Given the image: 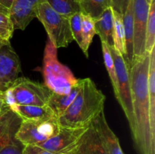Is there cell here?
Instances as JSON below:
<instances>
[{
  "label": "cell",
  "mask_w": 155,
  "mask_h": 154,
  "mask_svg": "<svg viewBox=\"0 0 155 154\" xmlns=\"http://www.w3.org/2000/svg\"><path fill=\"white\" fill-rule=\"evenodd\" d=\"M150 53L133 57L130 67L134 131L133 141L139 154H155V136L151 134L149 121L148 71Z\"/></svg>",
  "instance_id": "1"
},
{
  "label": "cell",
  "mask_w": 155,
  "mask_h": 154,
  "mask_svg": "<svg viewBox=\"0 0 155 154\" xmlns=\"http://www.w3.org/2000/svg\"><path fill=\"white\" fill-rule=\"evenodd\" d=\"M106 97L97 88L91 79H81V86L72 104L58 118L61 127L80 128L89 126L94 119L104 110Z\"/></svg>",
  "instance_id": "2"
},
{
  "label": "cell",
  "mask_w": 155,
  "mask_h": 154,
  "mask_svg": "<svg viewBox=\"0 0 155 154\" xmlns=\"http://www.w3.org/2000/svg\"><path fill=\"white\" fill-rule=\"evenodd\" d=\"M43 77L44 85L51 92L59 95L69 93L71 88L78 81L71 69L58 61L57 48L49 39L45 45L44 54Z\"/></svg>",
  "instance_id": "3"
},
{
  "label": "cell",
  "mask_w": 155,
  "mask_h": 154,
  "mask_svg": "<svg viewBox=\"0 0 155 154\" xmlns=\"http://www.w3.org/2000/svg\"><path fill=\"white\" fill-rule=\"evenodd\" d=\"M51 91L45 85L24 77L18 78L3 91L9 107L14 105H48ZM11 109V108H10Z\"/></svg>",
  "instance_id": "4"
},
{
  "label": "cell",
  "mask_w": 155,
  "mask_h": 154,
  "mask_svg": "<svg viewBox=\"0 0 155 154\" xmlns=\"http://www.w3.org/2000/svg\"><path fill=\"white\" fill-rule=\"evenodd\" d=\"M36 18L44 26L48 39L57 49L67 47L74 41L69 18L56 12L46 1L38 5Z\"/></svg>",
  "instance_id": "5"
},
{
  "label": "cell",
  "mask_w": 155,
  "mask_h": 154,
  "mask_svg": "<svg viewBox=\"0 0 155 154\" xmlns=\"http://www.w3.org/2000/svg\"><path fill=\"white\" fill-rule=\"evenodd\" d=\"M108 46V45H107ZM114 60L118 84V96L117 98L130 124L131 132L134 131L133 103H132L131 85H130V67L122 54L118 52L114 46H108Z\"/></svg>",
  "instance_id": "6"
},
{
  "label": "cell",
  "mask_w": 155,
  "mask_h": 154,
  "mask_svg": "<svg viewBox=\"0 0 155 154\" xmlns=\"http://www.w3.org/2000/svg\"><path fill=\"white\" fill-rule=\"evenodd\" d=\"M60 127L57 118L47 120L21 121L15 138L24 146L39 145L55 135Z\"/></svg>",
  "instance_id": "7"
},
{
  "label": "cell",
  "mask_w": 155,
  "mask_h": 154,
  "mask_svg": "<svg viewBox=\"0 0 155 154\" xmlns=\"http://www.w3.org/2000/svg\"><path fill=\"white\" fill-rule=\"evenodd\" d=\"M89 126L80 128L61 126L55 135L37 146L54 154H68L74 149Z\"/></svg>",
  "instance_id": "8"
},
{
  "label": "cell",
  "mask_w": 155,
  "mask_h": 154,
  "mask_svg": "<svg viewBox=\"0 0 155 154\" xmlns=\"http://www.w3.org/2000/svg\"><path fill=\"white\" fill-rule=\"evenodd\" d=\"M148 11L149 4L146 0H133V57H142L146 53L145 35Z\"/></svg>",
  "instance_id": "9"
},
{
  "label": "cell",
  "mask_w": 155,
  "mask_h": 154,
  "mask_svg": "<svg viewBox=\"0 0 155 154\" xmlns=\"http://www.w3.org/2000/svg\"><path fill=\"white\" fill-rule=\"evenodd\" d=\"M21 63L10 42L0 47V91H4L18 78Z\"/></svg>",
  "instance_id": "10"
},
{
  "label": "cell",
  "mask_w": 155,
  "mask_h": 154,
  "mask_svg": "<svg viewBox=\"0 0 155 154\" xmlns=\"http://www.w3.org/2000/svg\"><path fill=\"white\" fill-rule=\"evenodd\" d=\"M45 0H14L9 11V18L15 29L24 30L36 18L38 5Z\"/></svg>",
  "instance_id": "11"
},
{
  "label": "cell",
  "mask_w": 155,
  "mask_h": 154,
  "mask_svg": "<svg viewBox=\"0 0 155 154\" xmlns=\"http://www.w3.org/2000/svg\"><path fill=\"white\" fill-rule=\"evenodd\" d=\"M96 131L103 146L108 154H124L120 147L119 139L107 124L104 110L91 122Z\"/></svg>",
  "instance_id": "12"
},
{
  "label": "cell",
  "mask_w": 155,
  "mask_h": 154,
  "mask_svg": "<svg viewBox=\"0 0 155 154\" xmlns=\"http://www.w3.org/2000/svg\"><path fill=\"white\" fill-rule=\"evenodd\" d=\"M68 154H108L92 124L89 125L74 149Z\"/></svg>",
  "instance_id": "13"
},
{
  "label": "cell",
  "mask_w": 155,
  "mask_h": 154,
  "mask_svg": "<svg viewBox=\"0 0 155 154\" xmlns=\"http://www.w3.org/2000/svg\"><path fill=\"white\" fill-rule=\"evenodd\" d=\"M10 108L22 121L47 120L51 118H57L48 105L42 107L34 105H14Z\"/></svg>",
  "instance_id": "14"
},
{
  "label": "cell",
  "mask_w": 155,
  "mask_h": 154,
  "mask_svg": "<svg viewBox=\"0 0 155 154\" xmlns=\"http://www.w3.org/2000/svg\"><path fill=\"white\" fill-rule=\"evenodd\" d=\"M81 86V79H78L77 82L71 88L69 93L65 95H59V94L51 92L48 101V106L54 112V115L57 118L61 116L65 110L72 104L74 100L80 91Z\"/></svg>",
  "instance_id": "15"
},
{
  "label": "cell",
  "mask_w": 155,
  "mask_h": 154,
  "mask_svg": "<svg viewBox=\"0 0 155 154\" xmlns=\"http://www.w3.org/2000/svg\"><path fill=\"white\" fill-rule=\"evenodd\" d=\"M96 34L99 36L101 42L108 46H114V10L109 7L99 18L94 20Z\"/></svg>",
  "instance_id": "16"
},
{
  "label": "cell",
  "mask_w": 155,
  "mask_h": 154,
  "mask_svg": "<svg viewBox=\"0 0 155 154\" xmlns=\"http://www.w3.org/2000/svg\"><path fill=\"white\" fill-rule=\"evenodd\" d=\"M21 119L12 110L0 116V146L15 139Z\"/></svg>",
  "instance_id": "17"
},
{
  "label": "cell",
  "mask_w": 155,
  "mask_h": 154,
  "mask_svg": "<svg viewBox=\"0 0 155 154\" xmlns=\"http://www.w3.org/2000/svg\"><path fill=\"white\" fill-rule=\"evenodd\" d=\"M126 40L125 60L131 65L133 58V0H130L125 12L123 14Z\"/></svg>",
  "instance_id": "18"
},
{
  "label": "cell",
  "mask_w": 155,
  "mask_h": 154,
  "mask_svg": "<svg viewBox=\"0 0 155 154\" xmlns=\"http://www.w3.org/2000/svg\"><path fill=\"white\" fill-rule=\"evenodd\" d=\"M148 97H149V121L151 134L155 136V47L150 52L148 71Z\"/></svg>",
  "instance_id": "19"
},
{
  "label": "cell",
  "mask_w": 155,
  "mask_h": 154,
  "mask_svg": "<svg viewBox=\"0 0 155 154\" xmlns=\"http://www.w3.org/2000/svg\"><path fill=\"white\" fill-rule=\"evenodd\" d=\"M77 2L82 13L89 15L93 20L99 18L107 8L111 7V0H77Z\"/></svg>",
  "instance_id": "20"
},
{
  "label": "cell",
  "mask_w": 155,
  "mask_h": 154,
  "mask_svg": "<svg viewBox=\"0 0 155 154\" xmlns=\"http://www.w3.org/2000/svg\"><path fill=\"white\" fill-rule=\"evenodd\" d=\"M114 48L120 53L125 59L126 40L123 14L114 11Z\"/></svg>",
  "instance_id": "21"
},
{
  "label": "cell",
  "mask_w": 155,
  "mask_h": 154,
  "mask_svg": "<svg viewBox=\"0 0 155 154\" xmlns=\"http://www.w3.org/2000/svg\"><path fill=\"white\" fill-rule=\"evenodd\" d=\"M95 34H96V31H95L94 20L89 15L82 13L81 35L83 43L80 48L86 57H89L88 51Z\"/></svg>",
  "instance_id": "22"
},
{
  "label": "cell",
  "mask_w": 155,
  "mask_h": 154,
  "mask_svg": "<svg viewBox=\"0 0 155 154\" xmlns=\"http://www.w3.org/2000/svg\"><path fill=\"white\" fill-rule=\"evenodd\" d=\"M60 14L69 18L77 12H81L77 0H45Z\"/></svg>",
  "instance_id": "23"
},
{
  "label": "cell",
  "mask_w": 155,
  "mask_h": 154,
  "mask_svg": "<svg viewBox=\"0 0 155 154\" xmlns=\"http://www.w3.org/2000/svg\"><path fill=\"white\" fill-rule=\"evenodd\" d=\"M155 47V0L149 5L145 35V51L150 53Z\"/></svg>",
  "instance_id": "24"
},
{
  "label": "cell",
  "mask_w": 155,
  "mask_h": 154,
  "mask_svg": "<svg viewBox=\"0 0 155 154\" xmlns=\"http://www.w3.org/2000/svg\"><path fill=\"white\" fill-rule=\"evenodd\" d=\"M101 48H102V53H103V57H104V64H105V67L106 69H107V72H108L109 76H110V81H111L115 97L117 98L118 84H117V80L116 70H115V66H114V60L113 58H112V56H111V54H110L109 47L107 46L105 43L101 42Z\"/></svg>",
  "instance_id": "25"
},
{
  "label": "cell",
  "mask_w": 155,
  "mask_h": 154,
  "mask_svg": "<svg viewBox=\"0 0 155 154\" xmlns=\"http://www.w3.org/2000/svg\"><path fill=\"white\" fill-rule=\"evenodd\" d=\"M70 26L73 39L77 42L80 48H81L83 39H82V12H77L69 18Z\"/></svg>",
  "instance_id": "26"
},
{
  "label": "cell",
  "mask_w": 155,
  "mask_h": 154,
  "mask_svg": "<svg viewBox=\"0 0 155 154\" xmlns=\"http://www.w3.org/2000/svg\"><path fill=\"white\" fill-rule=\"evenodd\" d=\"M14 30L15 27L8 15L0 12V40L9 42Z\"/></svg>",
  "instance_id": "27"
},
{
  "label": "cell",
  "mask_w": 155,
  "mask_h": 154,
  "mask_svg": "<svg viewBox=\"0 0 155 154\" xmlns=\"http://www.w3.org/2000/svg\"><path fill=\"white\" fill-rule=\"evenodd\" d=\"M24 145L16 138L0 146V154H23Z\"/></svg>",
  "instance_id": "28"
},
{
  "label": "cell",
  "mask_w": 155,
  "mask_h": 154,
  "mask_svg": "<svg viewBox=\"0 0 155 154\" xmlns=\"http://www.w3.org/2000/svg\"><path fill=\"white\" fill-rule=\"evenodd\" d=\"M23 154H54L49 151L37 146V145H26L24 146Z\"/></svg>",
  "instance_id": "29"
},
{
  "label": "cell",
  "mask_w": 155,
  "mask_h": 154,
  "mask_svg": "<svg viewBox=\"0 0 155 154\" xmlns=\"http://www.w3.org/2000/svg\"><path fill=\"white\" fill-rule=\"evenodd\" d=\"M130 0H111V8L114 11L124 14Z\"/></svg>",
  "instance_id": "30"
},
{
  "label": "cell",
  "mask_w": 155,
  "mask_h": 154,
  "mask_svg": "<svg viewBox=\"0 0 155 154\" xmlns=\"http://www.w3.org/2000/svg\"><path fill=\"white\" fill-rule=\"evenodd\" d=\"M13 2L14 0H0V12L8 15Z\"/></svg>",
  "instance_id": "31"
},
{
  "label": "cell",
  "mask_w": 155,
  "mask_h": 154,
  "mask_svg": "<svg viewBox=\"0 0 155 154\" xmlns=\"http://www.w3.org/2000/svg\"><path fill=\"white\" fill-rule=\"evenodd\" d=\"M9 110H11V109L5 101L3 91H0V116L5 113L6 112L9 111Z\"/></svg>",
  "instance_id": "32"
},
{
  "label": "cell",
  "mask_w": 155,
  "mask_h": 154,
  "mask_svg": "<svg viewBox=\"0 0 155 154\" xmlns=\"http://www.w3.org/2000/svg\"><path fill=\"white\" fill-rule=\"evenodd\" d=\"M9 42H7V41H1V42H0V47H2V46H3V45H6V44L9 43Z\"/></svg>",
  "instance_id": "33"
},
{
  "label": "cell",
  "mask_w": 155,
  "mask_h": 154,
  "mask_svg": "<svg viewBox=\"0 0 155 154\" xmlns=\"http://www.w3.org/2000/svg\"><path fill=\"white\" fill-rule=\"evenodd\" d=\"M146 2H148V4L150 5V3L151 2V0H146Z\"/></svg>",
  "instance_id": "34"
},
{
  "label": "cell",
  "mask_w": 155,
  "mask_h": 154,
  "mask_svg": "<svg viewBox=\"0 0 155 154\" xmlns=\"http://www.w3.org/2000/svg\"><path fill=\"white\" fill-rule=\"evenodd\" d=\"M1 41H2V40H0V42H1Z\"/></svg>",
  "instance_id": "35"
}]
</instances>
